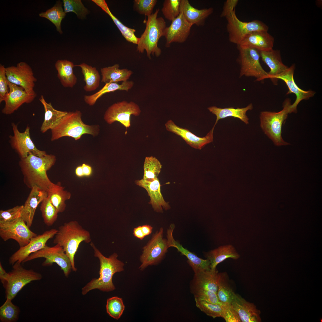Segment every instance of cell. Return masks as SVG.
Instances as JSON below:
<instances>
[{
    "mask_svg": "<svg viewBox=\"0 0 322 322\" xmlns=\"http://www.w3.org/2000/svg\"><path fill=\"white\" fill-rule=\"evenodd\" d=\"M6 73L9 82L21 87L29 94H36L34 88L37 80L32 68L27 64L21 62L16 66L7 67Z\"/></svg>",
    "mask_w": 322,
    "mask_h": 322,
    "instance_id": "14",
    "label": "cell"
},
{
    "mask_svg": "<svg viewBox=\"0 0 322 322\" xmlns=\"http://www.w3.org/2000/svg\"><path fill=\"white\" fill-rule=\"evenodd\" d=\"M64 10L66 13L73 12L78 18L83 19L88 13V9L83 5L81 0H64Z\"/></svg>",
    "mask_w": 322,
    "mask_h": 322,
    "instance_id": "46",
    "label": "cell"
},
{
    "mask_svg": "<svg viewBox=\"0 0 322 322\" xmlns=\"http://www.w3.org/2000/svg\"><path fill=\"white\" fill-rule=\"evenodd\" d=\"M77 66L81 68L84 76L83 80L86 83L83 87L84 90L89 92L97 89L100 86V76L96 68L85 63Z\"/></svg>",
    "mask_w": 322,
    "mask_h": 322,
    "instance_id": "37",
    "label": "cell"
},
{
    "mask_svg": "<svg viewBox=\"0 0 322 322\" xmlns=\"http://www.w3.org/2000/svg\"><path fill=\"white\" fill-rule=\"evenodd\" d=\"M234 293L230 284L227 274L219 273L217 295L219 301L223 305L231 304Z\"/></svg>",
    "mask_w": 322,
    "mask_h": 322,
    "instance_id": "38",
    "label": "cell"
},
{
    "mask_svg": "<svg viewBox=\"0 0 322 322\" xmlns=\"http://www.w3.org/2000/svg\"><path fill=\"white\" fill-rule=\"evenodd\" d=\"M157 1V0H135L134 8L140 14L148 16L153 13L154 8Z\"/></svg>",
    "mask_w": 322,
    "mask_h": 322,
    "instance_id": "48",
    "label": "cell"
},
{
    "mask_svg": "<svg viewBox=\"0 0 322 322\" xmlns=\"http://www.w3.org/2000/svg\"><path fill=\"white\" fill-rule=\"evenodd\" d=\"M133 234L135 237L140 240H142L145 236L142 229L141 226L135 228L133 230Z\"/></svg>",
    "mask_w": 322,
    "mask_h": 322,
    "instance_id": "55",
    "label": "cell"
},
{
    "mask_svg": "<svg viewBox=\"0 0 322 322\" xmlns=\"http://www.w3.org/2000/svg\"><path fill=\"white\" fill-rule=\"evenodd\" d=\"M47 196L58 213L63 212L66 207L65 201L70 199L71 193L65 190L61 182H58L56 184L52 183L47 191Z\"/></svg>",
    "mask_w": 322,
    "mask_h": 322,
    "instance_id": "34",
    "label": "cell"
},
{
    "mask_svg": "<svg viewBox=\"0 0 322 322\" xmlns=\"http://www.w3.org/2000/svg\"><path fill=\"white\" fill-rule=\"evenodd\" d=\"M9 92L4 99L5 106L1 110L2 113L9 115L13 113L24 103L32 102L36 97V94H30L23 88L8 81Z\"/></svg>",
    "mask_w": 322,
    "mask_h": 322,
    "instance_id": "18",
    "label": "cell"
},
{
    "mask_svg": "<svg viewBox=\"0 0 322 322\" xmlns=\"http://www.w3.org/2000/svg\"><path fill=\"white\" fill-rule=\"evenodd\" d=\"M56 160L55 156L52 154L39 157L32 153L26 157L20 158L19 165L25 185L31 189L36 186L47 192L52 182L47 172L54 165Z\"/></svg>",
    "mask_w": 322,
    "mask_h": 322,
    "instance_id": "1",
    "label": "cell"
},
{
    "mask_svg": "<svg viewBox=\"0 0 322 322\" xmlns=\"http://www.w3.org/2000/svg\"><path fill=\"white\" fill-rule=\"evenodd\" d=\"M118 64L100 69L102 75L101 82L105 84L128 81L133 73L126 68L120 69Z\"/></svg>",
    "mask_w": 322,
    "mask_h": 322,
    "instance_id": "33",
    "label": "cell"
},
{
    "mask_svg": "<svg viewBox=\"0 0 322 322\" xmlns=\"http://www.w3.org/2000/svg\"><path fill=\"white\" fill-rule=\"evenodd\" d=\"M205 256L210 262V268L216 269L217 265L228 258L237 260L240 257L235 248L231 244L222 246L205 253Z\"/></svg>",
    "mask_w": 322,
    "mask_h": 322,
    "instance_id": "30",
    "label": "cell"
},
{
    "mask_svg": "<svg viewBox=\"0 0 322 322\" xmlns=\"http://www.w3.org/2000/svg\"><path fill=\"white\" fill-rule=\"evenodd\" d=\"M23 205H17L6 210L0 211V228L6 227L21 217Z\"/></svg>",
    "mask_w": 322,
    "mask_h": 322,
    "instance_id": "43",
    "label": "cell"
},
{
    "mask_svg": "<svg viewBox=\"0 0 322 322\" xmlns=\"http://www.w3.org/2000/svg\"><path fill=\"white\" fill-rule=\"evenodd\" d=\"M29 228L21 217L9 226L0 228V236L4 241L10 239L14 240L20 247H23L28 244L32 238L37 235Z\"/></svg>",
    "mask_w": 322,
    "mask_h": 322,
    "instance_id": "17",
    "label": "cell"
},
{
    "mask_svg": "<svg viewBox=\"0 0 322 322\" xmlns=\"http://www.w3.org/2000/svg\"><path fill=\"white\" fill-rule=\"evenodd\" d=\"M195 300L197 307L207 315L213 318L222 317L223 304H213L196 298Z\"/></svg>",
    "mask_w": 322,
    "mask_h": 322,
    "instance_id": "44",
    "label": "cell"
},
{
    "mask_svg": "<svg viewBox=\"0 0 322 322\" xmlns=\"http://www.w3.org/2000/svg\"><path fill=\"white\" fill-rule=\"evenodd\" d=\"M92 1L100 7L111 18L119 30L123 37L128 42L137 44L139 38L135 34V29L130 28L124 25L111 12L108 6L104 0H92Z\"/></svg>",
    "mask_w": 322,
    "mask_h": 322,
    "instance_id": "36",
    "label": "cell"
},
{
    "mask_svg": "<svg viewBox=\"0 0 322 322\" xmlns=\"http://www.w3.org/2000/svg\"><path fill=\"white\" fill-rule=\"evenodd\" d=\"M163 228L161 227L153 234L143 247L140 258L141 264L139 268L140 270H143L149 265L157 264L164 257L169 247L167 239L163 238Z\"/></svg>",
    "mask_w": 322,
    "mask_h": 322,
    "instance_id": "9",
    "label": "cell"
},
{
    "mask_svg": "<svg viewBox=\"0 0 322 322\" xmlns=\"http://www.w3.org/2000/svg\"><path fill=\"white\" fill-rule=\"evenodd\" d=\"M62 4L61 1H57L52 7L39 14L40 17L45 18L53 23L57 30L61 34L63 33L61 27V22L66 15L62 7Z\"/></svg>",
    "mask_w": 322,
    "mask_h": 322,
    "instance_id": "39",
    "label": "cell"
},
{
    "mask_svg": "<svg viewBox=\"0 0 322 322\" xmlns=\"http://www.w3.org/2000/svg\"><path fill=\"white\" fill-rule=\"evenodd\" d=\"M235 9L226 17L227 21L226 28L230 42L238 45L244 37L253 32L258 31H268L269 27L265 23L259 20H254L247 22L239 20L235 13Z\"/></svg>",
    "mask_w": 322,
    "mask_h": 322,
    "instance_id": "7",
    "label": "cell"
},
{
    "mask_svg": "<svg viewBox=\"0 0 322 322\" xmlns=\"http://www.w3.org/2000/svg\"><path fill=\"white\" fill-rule=\"evenodd\" d=\"M295 68L294 64H292L281 74L275 76L273 81L275 85L278 84L279 79L284 81L289 89L287 94L293 93L296 96L294 103L291 105V113L297 112V106L300 102L303 100H307L314 96L316 92L312 90L305 91L301 89L295 83L294 80L293 75Z\"/></svg>",
    "mask_w": 322,
    "mask_h": 322,
    "instance_id": "16",
    "label": "cell"
},
{
    "mask_svg": "<svg viewBox=\"0 0 322 322\" xmlns=\"http://www.w3.org/2000/svg\"><path fill=\"white\" fill-rule=\"evenodd\" d=\"M159 11L157 9L154 13L148 16L145 29L139 38L137 44V51L142 53L145 50L149 59L151 58V55L159 57L161 53L158 43L160 38L163 36L166 24L163 18L157 17Z\"/></svg>",
    "mask_w": 322,
    "mask_h": 322,
    "instance_id": "5",
    "label": "cell"
},
{
    "mask_svg": "<svg viewBox=\"0 0 322 322\" xmlns=\"http://www.w3.org/2000/svg\"><path fill=\"white\" fill-rule=\"evenodd\" d=\"M231 305L242 322H260V311L253 304L238 294L234 293Z\"/></svg>",
    "mask_w": 322,
    "mask_h": 322,
    "instance_id": "22",
    "label": "cell"
},
{
    "mask_svg": "<svg viewBox=\"0 0 322 322\" xmlns=\"http://www.w3.org/2000/svg\"><path fill=\"white\" fill-rule=\"evenodd\" d=\"M4 66L0 64V103L4 101L9 92V87Z\"/></svg>",
    "mask_w": 322,
    "mask_h": 322,
    "instance_id": "50",
    "label": "cell"
},
{
    "mask_svg": "<svg viewBox=\"0 0 322 322\" xmlns=\"http://www.w3.org/2000/svg\"><path fill=\"white\" fill-rule=\"evenodd\" d=\"M9 274L7 273L0 263V280L4 288L5 287L9 279Z\"/></svg>",
    "mask_w": 322,
    "mask_h": 322,
    "instance_id": "53",
    "label": "cell"
},
{
    "mask_svg": "<svg viewBox=\"0 0 322 322\" xmlns=\"http://www.w3.org/2000/svg\"><path fill=\"white\" fill-rule=\"evenodd\" d=\"M166 129L180 137L192 147L201 150L206 145L213 141V132L215 126L205 137H199L186 129L177 125L171 120H169L165 124Z\"/></svg>",
    "mask_w": 322,
    "mask_h": 322,
    "instance_id": "20",
    "label": "cell"
},
{
    "mask_svg": "<svg viewBox=\"0 0 322 322\" xmlns=\"http://www.w3.org/2000/svg\"><path fill=\"white\" fill-rule=\"evenodd\" d=\"M142 229L145 236H148L152 232L153 227L148 225H145L141 226Z\"/></svg>",
    "mask_w": 322,
    "mask_h": 322,
    "instance_id": "56",
    "label": "cell"
},
{
    "mask_svg": "<svg viewBox=\"0 0 322 322\" xmlns=\"http://www.w3.org/2000/svg\"><path fill=\"white\" fill-rule=\"evenodd\" d=\"M81 116V112L78 110L68 112L58 124L51 130V140L54 141L64 137H71L77 140L85 134L97 136L99 132V126L84 123Z\"/></svg>",
    "mask_w": 322,
    "mask_h": 322,
    "instance_id": "4",
    "label": "cell"
},
{
    "mask_svg": "<svg viewBox=\"0 0 322 322\" xmlns=\"http://www.w3.org/2000/svg\"><path fill=\"white\" fill-rule=\"evenodd\" d=\"M290 100L287 98L283 104V109L279 112L263 111L260 115V126L264 133L277 146L290 144L285 141L281 135L283 124L288 114L291 113Z\"/></svg>",
    "mask_w": 322,
    "mask_h": 322,
    "instance_id": "6",
    "label": "cell"
},
{
    "mask_svg": "<svg viewBox=\"0 0 322 322\" xmlns=\"http://www.w3.org/2000/svg\"><path fill=\"white\" fill-rule=\"evenodd\" d=\"M41 203L40 209L44 222L47 225L51 226L56 221L58 212L48 196Z\"/></svg>",
    "mask_w": 322,
    "mask_h": 322,
    "instance_id": "42",
    "label": "cell"
},
{
    "mask_svg": "<svg viewBox=\"0 0 322 322\" xmlns=\"http://www.w3.org/2000/svg\"><path fill=\"white\" fill-rule=\"evenodd\" d=\"M237 47L239 51L240 77L244 75L254 77L258 81L267 78L268 73L264 70L260 62L259 51L252 48L238 46Z\"/></svg>",
    "mask_w": 322,
    "mask_h": 322,
    "instance_id": "11",
    "label": "cell"
},
{
    "mask_svg": "<svg viewBox=\"0 0 322 322\" xmlns=\"http://www.w3.org/2000/svg\"><path fill=\"white\" fill-rule=\"evenodd\" d=\"M181 0H165L161 11L165 18L172 21L180 14Z\"/></svg>",
    "mask_w": 322,
    "mask_h": 322,
    "instance_id": "47",
    "label": "cell"
},
{
    "mask_svg": "<svg viewBox=\"0 0 322 322\" xmlns=\"http://www.w3.org/2000/svg\"><path fill=\"white\" fill-rule=\"evenodd\" d=\"M125 306L122 298L114 296L107 300L106 308L107 314L113 318L118 320L122 315Z\"/></svg>",
    "mask_w": 322,
    "mask_h": 322,
    "instance_id": "45",
    "label": "cell"
},
{
    "mask_svg": "<svg viewBox=\"0 0 322 322\" xmlns=\"http://www.w3.org/2000/svg\"><path fill=\"white\" fill-rule=\"evenodd\" d=\"M141 112L139 106L135 103L123 100L115 103L109 106L105 112L104 119L108 124L118 121L127 128L131 126V116H138Z\"/></svg>",
    "mask_w": 322,
    "mask_h": 322,
    "instance_id": "12",
    "label": "cell"
},
{
    "mask_svg": "<svg viewBox=\"0 0 322 322\" xmlns=\"http://www.w3.org/2000/svg\"><path fill=\"white\" fill-rule=\"evenodd\" d=\"M191 292L193 294L195 298L213 304H223L219 300L217 294L213 291L200 290Z\"/></svg>",
    "mask_w": 322,
    "mask_h": 322,
    "instance_id": "49",
    "label": "cell"
},
{
    "mask_svg": "<svg viewBox=\"0 0 322 322\" xmlns=\"http://www.w3.org/2000/svg\"><path fill=\"white\" fill-rule=\"evenodd\" d=\"M175 227L174 224H171L167 231V240L169 247L176 248L182 254L185 256L188 259V264L194 273L210 269V263L208 259H204L198 257L194 253L183 247L179 242L174 239L173 234Z\"/></svg>",
    "mask_w": 322,
    "mask_h": 322,
    "instance_id": "21",
    "label": "cell"
},
{
    "mask_svg": "<svg viewBox=\"0 0 322 322\" xmlns=\"http://www.w3.org/2000/svg\"><path fill=\"white\" fill-rule=\"evenodd\" d=\"M134 83L132 81L123 82L120 84L118 83H110L105 84L100 90L94 94L86 95L84 96L85 102L90 106L94 105L97 100L104 94L113 92L116 90H125L128 91L133 87Z\"/></svg>",
    "mask_w": 322,
    "mask_h": 322,
    "instance_id": "35",
    "label": "cell"
},
{
    "mask_svg": "<svg viewBox=\"0 0 322 322\" xmlns=\"http://www.w3.org/2000/svg\"><path fill=\"white\" fill-rule=\"evenodd\" d=\"M39 100L43 106L45 111L44 120L40 128L41 132L44 133L48 130H51L56 127L68 112L55 109L51 103L46 101L42 95L41 96Z\"/></svg>",
    "mask_w": 322,
    "mask_h": 322,
    "instance_id": "29",
    "label": "cell"
},
{
    "mask_svg": "<svg viewBox=\"0 0 322 322\" xmlns=\"http://www.w3.org/2000/svg\"><path fill=\"white\" fill-rule=\"evenodd\" d=\"M135 183L146 190L150 198L149 203L154 211L162 213V208L165 210L170 208L168 203L165 201L161 193L160 185L158 178L151 182H146L142 179L136 181Z\"/></svg>",
    "mask_w": 322,
    "mask_h": 322,
    "instance_id": "24",
    "label": "cell"
},
{
    "mask_svg": "<svg viewBox=\"0 0 322 322\" xmlns=\"http://www.w3.org/2000/svg\"><path fill=\"white\" fill-rule=\"evenodd\" d=\"M274 37L267 31L253 32L246 36L237 45L241 47L254 48L258 51L273 49Z\"/></svg>",
    "mask_w": 322,
    "mask_h": 322,
    "instance_id": "26",
    "label": "cell"
},
{
    "mask_svg": "<svg viewBox=\"0 0 322 322\" xmlns=\"http://www.w3.org/2000/svg\"><path fill=\"white\" fill-rule=\"evenodd\" d=\"M75 172L76 175L78 177H84L82 165L77 167L75 168Z\"/></svg>",
    "mask_w": 322,
    "mask_h": 322,
    "instance_id": "57",
    "label": "cell"
},
{
    "mask_svg": "<svg viewBox=\"0 0 322 322\" xmlns=\"http://www.w3.org/2000/svg\"><path fill=\"white\" fill-rule=\"evenodd\" d=\"M11 299L7 298L0 307V321L1 322H16L20 312L19 307L13 303Z\"/></svg>",
    "mask_w": 322,
    "mask_h": 322,
    "instance_id": "41",
    "label": "cell"
},
{
    "mask_svg": "<svg viewBox=\"0 0 322 322\" xmlns=\"http://www.w3.org/2000/svg\"><path fill=\"white\" fill-rule=\"evenodd\" d=\"M21 263L16 262L9 272V278L5 287V297L13 299L18 292L27 284L32 281H39L42 278L40 273L32 269L24 268Z\"/></svg>",
    "mask_w": 322,
    "mask_h": 322,
    "instance_id": "8",
    "label": "cell"
},
{
    "mask_svg": "<svg viewBox=\"0 0 322 322\" xmlns=\"http://www.w3.org/2000/svg\"><path fill=\"white\" fill-rule=\"evenodd\" d=\"M47 195V191L37 186H35L31 189L30 192L23 205L21 216V218L29 227L32 224L38 206Z\"/></svg>",
    "mask_w": 322,
    "mask_h": 322,
    "instance_id": "25",
    "label": "cell"
},
{
    "mask_svg": "<svg viewBox=\"0 0 322 322\" xmlns=\"http://www.w3.org/2000/svg\"><path fill=\"white\" fill-rule=\"evenodd\" d=\"M170 25L165 29L163 36L166 39L165 47H169L173 42L182 43L188 37L192 25L185 20L182 14L171 21Z\"/></svg>",
    "mask_w": 322,
    "mask_h": 322,
    "instance_id": "19",
    "label": "cell"
},
{
    "mask_svg": "<svg viewBox=\"0 0 322 322\" xmlns=\"http://www.w3.org/2000/svg\"><path fill=\"white\" fill-rule=\"evenodd\" d=\"M74 66L72 62L66 60H58L55 64L58 77L64 87L72 88L77 83L73 69Z\"/></svg>",
    "mask_w": 322,
    "mask_h": 322,
    "instance_id": "32",
    "label": "cell"
},
{
    "mask_svg": "<svg viewBox=\"0 0 322 322\" xmlns=\"http://www.w3.org/2000/svg\"><path fill=\"white\" fill-rule=\"evenodd\" d=\"M82 166L84 177H89L92 175L93 170L91 166L85 163H83Z\"/></svg>",
    "mask_w": 322,
    "mask_h": 322,
    "instance_id": "54",
    "label": "cell"
},
{
    "mask_svg": "<svg viewBox=\"0 0 322 322\" xmlns=\"http://www.w3.org/2000/svg\"><path fill=\"white\" fill-rule=\"evenodd\" d=\"M162 167L160 162L155 157H146L143 166V179L146 182H151L157 179Z\"/></svg>",
    "mask_w": 322,
    "mask_h": 322,
    "instance_id": "40",
    "label": "cell"
},
{
    "mask_svg": "<svg viewBox=\"0 0 322 322\" xmlns=\"http://www.w3.org/2000/svg\"><path fill=\"white\" fill-rule=\"evenodd\" d=\"M41 258L45 259L42 264V266H50L54 263H56L66 277L68 276L72 270L70 259L63 248L58 244H55L52 247L46 245L41 250L30 255L23 263Z\"/></svg>",
    "mask_w": 322,
    "mask_h": 322,
    "instance_id": "10",
    "label": "cell"
},
{
    "mask_svg": "<svg viewBox=\"0 0 322 322\" xmlns=\"http://www.w3.org/2000/svg\"><path fill=\"white\" fill-rule=\"evenodd\" d=\"M180 11L189 23L197 26H203L206 19L213 13L212 7L199 10L192 6L188 0H181Z\"/></svg>",
    "mask_w": 322,
    "mask_h": 322,
    "instance_id": "27",
    "label": "cell"
},
{
    "mask_svg": "<svg viewBox=\"0 0 322 322\" xmlns=\"http://www.w3.org/2000/svg\"><path fill=\"white\" fill-rule=\"evenodd\" d=\"M58 230L52 229L32 238L29 243L19 249L10 257L9 264L13 265L16 262L23 263L31 254L44 248L47 241L55 236Z\"/></svg>",
    "mask_w": 322,
    "mask_h": 322,
    "instance_id": "15",
    "label": "cell"
},
{
    "mask_svg": "<svg viewBox=\"0 0 322 322\" xmlns=\"http://www.w3.org/2000/svg\"><path fill=\"white\" fill-rule=\"evenodd\" d=\"M90 245L92 248L95 257L100 261L99 277L94 278L82 289L83 295H85L91 290L98 289L103 292L114 290L115 287L112 282L114 275L124 270V263L118 260V255L114 253L108 257L104 256L92 242Z\"/></svg>",
    "mask_w": 322,
    "mask_h": 322,
    "instance_id": "2",
    "label": "cell"
},
{
    "mask_svg": "<svg viewBox=\"0 0 322 322\" xmlns=\"http://www.w3.org/2000/svg\"><path fill=\"white\" fill-rule=\"evenodd\" d=\"M222 318L227 322H241L239 317L231 305H223Z\"/></svg>",
    "mask_w": 322,
    "mask_h": 322,
    "instance_id": "51",
    "label": "cell"
},
{
    "mask_svg": "<svg viewBox=\"0 0 322 322\" xmlns=\"http://www.w3.org/2000/svg\"><path fill=\"white\" fill-rule=\"evenodd\" d=\"M253 108V105L251 103L243 108L236 109L231 107L222 108L212 106L208 108V109L216 116V120L214 125L215 126L219 120L230 117L238 118L246 124H248L249 118L246 115V112Z\"/></svg>",
    "mask_w": 322,
    "mask_h": 322,
    "instance_id": "31",
    "label": "cell"
},
{
    "mask_svg": "<svg viewBox=\"0 0 322 322\" xmlns=\"http://www.w3.org/2000/svg\"><path fill=\"white\" fill-rule=\"evenodd\" d=\"M219 273L216 268L194 273L190 284L191 292L197 290H207L217 294Z\"/></svg>",
    "mask_w": 322,
    "mask_h": 322,
    "instance_id": "23",
    "label": "cell"
},
{
    "mask_svg": "<svg viewBox=\"0 0 322 322\" xmlns=\"http://www.w3.org/2000/svg\"><path fill=\"white\" fill-rule=\"evenodd\" d=\"M238 1V0H226L224 4L220 17H226L230 14L235 10Z\"/></svg>",
    "mask_w": 322,
    "mask_h": 322,
    "instance_id": "52",
    "label": "cell"
},
{
    "mask_svg": "<svg viewBox=\"0 0 322 322\" xmlns=\"http://www.w3.org/2000/svg\"><path fill=\"white\" fill-rule=\"evenodd\" d=\"M259 52L262 60L270 69L267 78H270L272 82L275 76L281 74L288 67L283 63L279 50L272 49Z\"/></svg>",
    "mask_w": 322,
    "mask_h": 322,
    "instance_id": "28",
    "label": "cell"
},
{
    "mask_svg": "<svg viewBox=\"0 0 322 322\" xmlns=\"http://www.w3.org/2000/svg\"><path fill=\"white\" fill-rule=\"evenodd\" d=\"M55 237L54 243L58 244L63 248L70 259L72 270L76 271L75 255L81 242H91L90 233L84 229L78 222L73 220L65 222L59 226Z\"/></svg>",
    "mask_w": 322,
    "mask_h": 322,
    "instance_id": "3",
    "label": "cell"
},
{
    "mask_svg": "<svg viewBox=\"0 0 322 322\" xmlns=\"http://www.w3.org/2000/svg\"><path fill=\"white\" fill-rule=\"evenodd\" d=\"M11 126L13 135L9 136V142L20 158L26 157L30 153L39 157L47 154L45 151L38 149L35 146L30 137L29 126H27L24 132H21L18 130L17 124L12 123Z\"/></svg>",
    "mask_w": 322,
    "mask_h": 322,
    "instance_id": "13",
    "label": "cell"
}]
</instances>
